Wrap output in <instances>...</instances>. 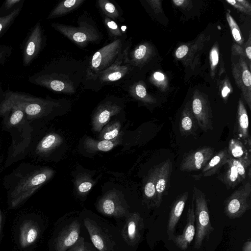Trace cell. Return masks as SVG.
<instances>
[{
  "label": "cell",
  "instance_id": "6da1fadb",
  "mask_svg": "<svg viewBox=\"0 0 251 251\" xmlns=\"http://www.w3.org/2000/svg\"><path fill=\"white\" fill-rule=\"evenodd\" d=\"M50 170L22 162L3 178L9 206L14 208L31 197L51 176Z\"/></svg>",
  "mask_w": 251,
  "mask_h": 251
},
{
  "label": "cell",
  "instance_id": "7a4b0ae2",
  "mask_svg": "<svg viewBox=\"0 0 251 251\" xmlns=\"http://www.w3.org/2000/svg\"><path fill=\"white\" fill-rule=\"evenodd\" d=\"M1 118L2 128L9 132L12 140L4 161L5 168L27 155L34 127L23 111L19 108H10Z\"/></svg>",
  "mask_w": 251,
  "mask_h": 251
},
{
  "label": "cell",
  "instance_id": "3957f363",
  "mask_svg": "<svg viewBox=\"0 0 251 251\" xmlns=\"http://www.w3.org/2000/svg\"><path fill=\"white\" fill-rule=\"evenodd\" d=\"M50 98L35 97L8 88L4 90L0 82V116L12 107L22 109L27 120L33 122L45 116L54 105Z\"/></svg>",
  "mask_w": 251,
  "mask_h": 251
},
{
  "label": "cell",
  "instance_id": "277c9868",
  "mask_svg": "<svg viewBox=\"0 0 251 251\" xmlns=\"http://www.w3.org/2000/svg\"><path fill=\"white\" fill-rule=\"evenodd\" d=\"M62 66V62L52 61L40 71L30 75L28 81L33 84L55 92H75L80 82L76 80V71H63Z\"/></svg>",
  "mask_w": 251,
  "mask_h": 251
},
{
  "label": "cell",
  "instance_id": "5b68a950",
  "mask_svg": "<svg viewBox=\"0 0 251 251\" xmlns=\"http://www.w3.org/2000/svg\"><path fill=\"white\" fill-rule=\"evenodd\" d=\"M193 200L195 203V220L196 234L194 247L200 249L214 230L210 222L208 203L205 194L195 186L193 187Z\"/></svg>",
  "mask_w": 251,
  "mask_h": 251
},
{
  "label": "cell",
  "instance_id": "8992f818",
  "mask_svg": "<svg viewBox=\"0 0 251 251\" xmlns=\"http://www.w3.org/2000/svg\"><path fill=\"white\" fill-rule=\"evenodd\" d=\"M121 39H118L103 47L94 54L87 71L90 78H93L115 62L123 51Z\"/></svg>",
  "mask_w": 251,
  "mask_h": 251
},
{
  "label": "cell",
  "instance_id": "52a82bcc",
  "mask_svg": "<svg viewBox=\"0 0 251 251\" xmlns=\"http://www.w3.org/2000/svg\"><path fill=\"white\" fill-rule=\"evenodd\" d=\"M46 45V36L40 22L31 28L20 46L22 62L24 67H28L39 56Z\"/></svg>",
  "mask_w": 251,
  "mask_h": 251
},
{
  "label": "cell",
  "instance_id": "ba28073f",
  "mask_svg": "<svg viewBox=\"0 0 251 251\" xmlns=\"http://www.w3.org/2000/svg\"><path fill=\"white\" fill-rule=\"evenodd\" d=\"M224 212L230 219L241 217L251 207V184L246 182L226 200Z\"/></svg>",
  "mask_w": 251,
  "mask_h": 251
},
{
  "label": "cell",
  "instance_id": "9c48e42d",
  "mask_svg": "<svg viewBox=\"0 0 251 251\" xmlns=\"http://www.w3.org/2000/svg\"><path fill=\"white\" fill-rule=\"evenodd\" d=\"M51 26L74 42L81 46L100 39V33L96 28L85 21H81L76 27L58 23H52Z\"/></svg>",
  "mask_w": 251,
  "mask_h": 251
},
{
  "label": "cell",
  "instance_id": "30bf717a",
  "mask_svg": "<svg viewBox=\"0 0 251 251\" xmlns=\"http://www.w3.org/2000/svg\"><path fill=\"white\" fill-rule=\"evenodd\" d=\"M214 151L212 147L204 146L184 154L180 164V171L192 172L202 170L213 156Z\"/></svg>",
  "mask_w": 251,
  "mask_h": 251
},
{
  "label": "cell",
  "instance_id": "8fae6325",
  "mask_svg": "<svg viewBox=\"0 0 251 251\" xmlns=\"http://www.w3.org/2000/svg\"><path fill=\"white\" fill-rule=\"evenodd\" d=\"M127 48L122 51L115 62L93 78H98L101 83H108L120 79L129 71V60L127 58Z\"/></svg>",
  "mask_w": 251,
  "mask_h": 251
},
{
  "label": "cell",
  "instance_id": "7c38bea8",
  "mask_svg": "<svg viewBox=\"0 0 251 251\" xmlns=\"http://www.w3.org/2000/svg\"><path fill=\"white\" fill-rule=\"evenodd\" d=\"M144 228L142 218L137 213H132L126 219L121 233L125 242L131 246L136 245L140 241Z\"/></svg>",
  "mask_w": 251,
  "mask_h": 251
},
{
  "label": "cell",
  "instance_id": "4fadbf2b",
  "mask_svg": "<svg viewBox=\"0 0 251 251\" xmlns=\"http://www.w3.org/2000/svg\"><path fill=\"white\" fill-rule=\"evenodd\" d=\"M80 225L75 220L64 227L54 241L55 251H67L79 239Z\"/></svg>",
  "mask_w": 251,
  "mask_h": 251
},
{
  "label": "cell",
  "instance_id": "5bb4252c",
  "mask_svg": "<svg viewBox=\"0 0 251 251\" xmlns=\"http://www.w3.org/2000/svg\"><path fill=\"white\" fill-rule=\"evenodd\" d=\"M155 188L156 192L155 206L159 207L162 202L169 185L172 170V164L169 159L160 163L156 168Z\"/></svg>",
  "mask_w": 251,
  "mask_h": 251
},
{
  "label": "cell",
  "instance_id": "9a60e30c",
  "mask_svg": "<svg viewBox=\"0 0 251 251\" xmlns=\"http://www.w3.org/2000/svg\"><path fill=\"white\" fill-rule=\"evenodd\" d=\"M196 234V226L194 201L187 211V221L182 233L172 238L173 242L179 249L186 250L193 241Z\"/></svg>",
  "mask_w": 251,
  "mask_h": 251
},
{
  "label": "cell",
  "instance_id": "2e32d148",
  "mask_svg": "<svg viewBox=\"0 0 251 251\" xmlns=\"http://www.w3.org/2000/svg\"><path fill=\"white\" fill-rule=\"evenodd\" d=\"M193 114L198 126L203 131L213 129L212 116L209 108L199 98H195L192 102Z\"/></svg>",
  "mask_w": 251,
  "mask_h": 251
},
{
  "label": "cell",
  "instance_id": "e0dca14e",
  "mask_svg": "<svg viewBox=\"0 0 251 251\" xmlns=\"http://www.w3.org/2000/svg\"><path fill=\"white\" fill-rule=\"evenodd\" d=\"M188 195V192L186 191L179 195L171 206L167 227V232L170 239L174 235L176 226L183 212Z\"/></svg>",
  "mask_w": 251,
  "mask_h": 251
},
{
  "label": "cell",
  "instance_id": "ac0fdd59",
  "mask_svg": "<svg viewBox=\"0 0 251 251\" xmlns=\"http://www.w3.org/2000/svg\"><path fill=\"white\" fill-rule=\"evenodd\" d=\"M84 225L95 248L99 251H107V238L101 228L89 218L84 220Z\"/></svg>",
  "mask_w": 251,
  "mask_h": 251
},
{
  "label": "cell",
  "instance_id": "d6986e66",
  "mask_svg": "<svg viewBox=\"0 0 251 251\" xmlns=\"http://www.w3.org/2000/svg\"><path fill=\"white\" fill-rule=\"evenodd\" d=\"M39 234L38 226L31 220L24 221L20 226L19 243L22 248L30 246L37 240Z\"/></svg>",
  "mask_w": 251,
  "mask_h": 251
},
{
  "label": "cell",
  "instance_id": "ffe728a7",
  "mask_svg": "<svg viewBox=\"0 0 251 251\" xmlns=\"http://www.w3.org/2000/svg\"><path fill=\"white\" fill-rule=\"evenodd\" d=\"M229 155L226 149L219 151L212 157L202 169L203 176H213L227 162Z\"/></svg>",
  "mask_w": 251,
  "mask_h": 251
},
{
  "label": "cell",
  "instance_id": "44dd1931",
  "mask_svg": "<svg viewBox=\"0 0 251 251\" xmlns=\"http://www.w3.org/2000/svg\"><path fill=\"white\" fill-rule=\"evenodd\" d=\"M100 211L105 215L116 217H122L126 209L115 197L109 196L103 199L99 206Z\"/></svg>",
  "mask_w": 251,
  "mask_h": 251
},
{
  "label": "cell",
  "instance_id": "7402d4cb",
  "mask_svg": "<svg viewBox=\"0 0 251 251\" xmlns=\"http://www.w3.org/2000/svg\"><path fill=\"white\" fill-rule=\"evenodd\" d=\"M226 164L227 166L226 171L218 176V178L226 185L227 189H230L234 188L243 179L231 164L229 158Z\"/></svg>",
  "mask_w": 251,
  "mask_h": 251
},
{
  "label": "cell",
  "instance_id": "603a6c76",
  "mask_svg": "<svg viewBox=\"0 0 251 251\" xmlns=\"http://www.w3.org/2000/svg\"><path fill=\"white\" fill-rule=\"evenodd\" d=\"M236 124L238 136L245 142L250 137L249 131V118L246 109L241 100L239 103Z\"/></svg>",
  "mask_w": 251,
  "mask_h": 251
},
{
  "label": "cell",
  "instance_id": "cb8c5ba5",
  "mask_svg": "<svg viewBox=\"0 0 251 251\" xmlns=\"http://www.w3.org/2000/svg\"><path fill=\"white\" fill-rule=\"evenodd\" d=\"M198 124L193 114L188 110L184 111L179 123V128L182 135H195L198 128Z\"/></svg>",
  "mask_w": 251,
  "mask_h": 251
},
{
  "label": "cell",
  "instance_id": "d4e9b609",
  "mask_svg": "<svg viewBox=\"0 0 251 251\" xmlns=\"http://www.w3.org/2000/svg\"><path fill=\"white\" fill-rule=\"evenodd\" d=\"M84 2V0L62 1L50 12L47 19H51L62 16L75 10Z\"/></svg>",
  "mask_w": 251,
  "mask_h": 251
},
{
  "label": "cell",
  "instance_id": "484cf974",
  "mask_svg": "<svg viewBox=\"0 0 251 251\" xmlns=\"http://www.w3.org/2000/svg\"><path fill=\"white\" fill-rule=\"evenodd\" d=\"M24 0L19 4L7 14L0 15V38L9 29L20 14L24 5Z\"/></svg>",
  "mask_w": 251,
  "mask_h": 251
},
{
  "label": "cell",
  "instance_id": "4316f807",
  "mask_svg": "<svg viewBox=\"0 0 251 251\" xmlns=\"http://www.w3.org/2000/svg\"><path fill=\"white\" fill-rule=\"evenodd\" d=\"M229 160L234 166L239 175L243 179L246 177V171L250 167L251 164V155L250 152H248L243 157L235 159L229 157Z\"/></svg>",
  "mask_w": 251,
  "mask_h": 251
},
{
  "label": "cell",
  "instance_id": "83f0119b",
  "mask_svg": "<svg viewBox=\"0 0 251 251\" xmlns=\"http://www.w3.org/2000/svg\"><path fill=\"white\" fill-rule=\"evenodd\" d=\"M227 151L229 156L235 159L240 158L249 152L244 144L234 138L229 141Z\"/></svg>",
  "mask_w": 251,
  "mask_h": 251
},
{
  "label": "cell",
  "instance_id": "f1b7e54d",
  "mask_svg": "<svg viewBox=\"0 0 251 251\" xmlns=\"http://www.w3.org/2000/svg\"><path fill=\"white\" fill-rule=\"evenodd\" d=\"M156 173L155 168L151 175L149 179L144 188V194L146 198L150 201L154 206H155L156 196L155 188Z\"/></svg>",
  "mask_w": 251,
  "mask_h": 251
},
{
  "label": "cell",
  "instance_id": "f546056e",
  "mask_svg": "<svg viewBox=\"0 0 251 251\" xmlns=\"http://www.w3.org/2000/svg\"><path fill=\"white\" fill-rule=\"evenodd\" d=\"M119 110V107L114 105H106L101 108L96 116L97 124L100 125L105 124L110 117Z\"/></svg>",
  "mask_w": 251,
  "mask_h": 251
},
{
  "label": "cell",
  "instance_id": "4dcf8cb0",
  "mask_svg": "<svg viewBox=\"0 0 251 251\" xmlns=\"http://www.w3.org/2000/svg\"><path fill=\"white\" fill-rule=\"evenodd\" d=\"M98 4L103 13L109 18L116 19L120 16L119 12L115 6L107 0L98 1Z\"/></svg>",
  "mask_w": 251,
  "mask_h": 251
},
{
  "label": "cell",
  "instance_id": "1f68e13d",
  "mask_svg": "<svg viewBox=\"0 0 251 251\" xmlns=\"http://www.w3.org/2000/svg\"><path fill=\"white\" fill-rule=\"evenodd\" d=\"M13 47L10 45H0V68L5 64L10 58Z\"/></svg>",
  "mask_w": 251,
  "mask_h": 251
},
{
  "label": "cell",
  "instance_id": "d6a6232c",
  "mask_svg": "<svg viewBox=\"0 0 251 251\" xmlns=\"http://www.w3.org/2000/svg\"><path fill=\"white\" fill-rule=\"evenodd\" d=\"M23 0H6L0 8V15L8 14L12 11Z\"/></svg>",
  "mask_w": 251,
  "mask_h": 251
},
{
  "label": "cell",
  "instance_id": "836d02e7",
  "mask_svg": "<svg viewBox=\"0 0 251 251\" xmlns=\"http://www.w3.org/2000/svg\"><path fill=\"white\" fill-rule=\"evenodd\" d=\"M104 23L107 28L112 36L115 37L121 36L122 33L117 24L108 17L104 19Z\"/></svg>",
  "mask_w": 251,
  "mask_h": 251
},
{
  "label": "cell",
  "instance_id": "e575fe53",
  "mask_svg": "<svg viewBox=\"0 0 251 251\" xmlns=\"http://www.w3.org/2000/svg\"><path fill=\"white\" fill-rule=\"evenodd\" d=\"M227 19L230 26L232 34L234 39L236 41H240L241 40V36L238 26L233 19L228 14H227Z\"/></svg>",
  "mask_w": 251,
  "mask_h": 251
},
{
  "label": "cell",
  "instance_id": "d590c367",
  "mask_svg": "<svg viewBox=\"0 0 251 251\" xmlns=\"http://www.w3.org/2000/svg\"><path fill=\"white\" fill-rule=\"evenodd\" d=\"M147 47L144 45H140L133 51V59L140 60L143 59L146 55Z\"/></svg>",
  "mask_w": 251,
  "mask_h": 251
},
{
  "label": "cell",
  "instance_id": "8d00e7d4",
  "mask_svg": "<svg viewBox=\"0 0 251 251\" xmlns=\"http://www.w3.org/2000/svg\"><path fill=\"white\" fill-rule=\"evenodd\" d=\"M119 134V128L116 126L111 127L107 129L103 135L105 140H110L115 138Z\"/></svg>",
  "mask_w": 251,
  "mask_h": 251
},
{
  "label": "cell",
  "instance_id": "74e56055",
  "mask_svg": "<svg viewBox=\"0 0 251 251\" xmlns=\"http://www.w3.org/2000/svg\"><path fill=\"white\" fill-rule=\"evenodd\" d=\"M113 146V143L111 141L103 140L97 144V148L101 151H107L112 149Z\"/></svg>",
  "mask_w": 251,
  "mask_h": 251
},
{
  "label": "cell",
  "instance_id": "f35d334b",
  "mask_svg": "<svg viewBox=\"0 0 251 251\" xmlns=\"http://www.w3.org/2000/svg\"><path fill=\"white\" fill-rule=\"evenodd\" d=\"M85 248L84 239L83 237H80L67 251H85Z\"/></svg>",
  "mask_w": 251,
  "mask_h": 251
},
{
  "label": "cell",
  "instance_id": "ab89813d",
  "mask_svg": "<svg viewBox=\"0 0 251 251\" xmlns=\"http://www.w3.org/2000/svg\"><path fill=\"white\" fill-rule=\"evenodd\" d=\"M135 94L140 98H144L147 95L145 87L142 84H137L135 87Z\"/></svg>",
  "mask_w": 251,
  "mask_h": 251
},
{
  "label": "cell",
  "instance_id": "60d3db41",
  "mask_svg": "<svg viewBox=\"0 0 251 251\" xmlns=\"http://www.w3.org/2000/svg\"><path fill=\"white\" fill-rule=\"evenodd\" d=\"M188 51V47L186 45H182L176 50V55L178 59L182 58L187 54Z\"/></svg>",
  "mask_w": 251,
  "mask_h": 251
},
{
  "label": "cell",
  "instance_id": "b9f144b4",
  "mask_svg": "<svg viewBox=\"0 0 251 251\" xmlns=\"http://www.w3.org/2000/svg\"><path fill=\"white\" fill-rule=\"evenodd\" d=\"M242 79L244 84L250 87L251 85V75L248 70H245L242 74Z\"/></svg>",
  "mask_w": 251,
  "mask_h": 251
},
{
  "label": "cell",
  "instance_id": "7bdbcfd3",
  "mask_svg": "<svg viewBox=\"0 0 251 251\" xmlns=\"http://www.w3.org/2000/svg\"><path fill=\"white\" fill-rule=\"evenodd\" d=\"M92 186V184L89 182H84L81 183L78 186V190L80 192H86L90 190Z\"/></svg>",
  "mask_w": 251,
  "mask_h": 251
},
{
  "label": "cell",
  "instance_id": "ee69618b",
  "mask_svg": "<svg viewBox=\"0 0 251 251\" xmlns=\"http://www.w3.org/2000/svg\"><path fill=\"white\" fill-rule=\"evenodd\" d=\"M210 57L213 66L216 65L219 61L218 54L217 50L214 49L210 53Z\"/></svg>",
  "mask_w": 251,
  "mask_h": 251
},
{
  "label": "cell",
  "instance_id": "f6af8a7d",
  "mask_svg": "<svg viewBox=\"0 0 251 251\" xmlns=\"http://www.w3.org/2000/svg\"><path fill=\"white\" fill-rule=\"evenodd\" d=\"M4 161L3 155L2 153L1 143L0 140V173L4 169Z\"/></svg>",
  "mask_w": 251,
  "mask_h": 251
},
{
  "label": "cell",
  "instance_id": "bcb514c9",
  "mask_svg": "<svg viewBox=\"0 0 251 251\" xmlns=\"http://www.w3.org/2000/svg\"><path fill=\"white\" fill-rule=\"evenodd\" d=\"M242 251H251V241L250 240L245 243L242 247Z\"/></svg>",
  "mask_w": 251,
  "mask_h": 251
},
{
  "label": "cell",
  "instance_id": "7dc6e473",
  "mask_svg": "<svg viewBox=\"0 0 251 251\" xmlns=\"http://www.w3.org/2000/svg\"><path fill=\"white\" fill-rule=\"evenodd\" d=\"M153 76L155 79L158 80H162L164 79V75L159 72H155L153 75Z\"/></svg>",
  "mask_w": 251,
  "mask_h": 251
},
{
  "label": "cell",
  "instance_id": "c3c4849f",
  "mask_svg": "<svg viewBox=\"0 0 251 251\" xmlns=\"http://www.w3.org/2000/svg\"><path fill=\"white\" fill-rule=\"evenodd\" d=\"M230 89L227 86H226L222 90V94L223 97H225L227 94L229 92Z\"/></svg>",
  "mask_w": 251,
  "mask_h": 251
},
{
  "label": "cell",
  "instance_id": "681fc988",
  "mask_svg": "<svg viewBox=\"0 0 251 251\" xmlns=\"http://www.w3.org/2000/svg\"><path fill=\"white\" fill-rule=\"evenodd\" d=\"M246 52L249 59H251V47L250 46L246 48Z\"/></svg>",
  "mask_w": 251,
  "mask_h": 251
},
{
  "label": "cell",
  "instance_id": "f907efd6",
  "mask_svg": "<svg viewBox=\"0 0 251 251\" xmlns=\"http://www.w3.org/2000/svg\"><path fill=\"white\" fill-rule=\"evenodd\" d=\"M173 2L176 5L179 6L181 5L184 2V0H174Z\"/></svg>",
  "mask_w": 251,
  "mask_h": 251
},
{
  "label": "cell",
  "instance_id": "816d5d0a",
  "mask_svg": "<svg viewBox=\"0 0 251 251\" xmlns=\"http://www.w3.org/2000/svg\"><path fill=\"white\" fill-rule=\"evenodd\" d=\"M1 225H2V219H1V213H0V234L1 231Z\"/></svg>",
  "mask_w": 251,
  "mask_h": 251
},
{
  "label": "cell",
  "instance_id": "f5cc1de1",
  "mask_svg": "<svg viewBox=\"0 0 251 251\" xmlns=\"http://www.w3.org/2000/svg\"><path fill=\"white\" fill-rule=\"evenodd\" d=\"M226 1L232 5H234L236 2L235 0H226Z\"/></svg>",
  "mask_w": 251,
  "mask_h": 251
},
{
  "label": "cell",
  "instance_id": "db71d44e",
  "mask_svg": "<svg viewBox=\"0 0 251 251\" xmlns=\"http://www.w3.org/2000/svg\"><path fill=\"white\" fill-rule=\"evenodd\" d=\"M85 251H91V250H88L86 248H85Z\"/></svg>",
  "mask_w": 251,
  "mask_h": 251
}]
</instances>
